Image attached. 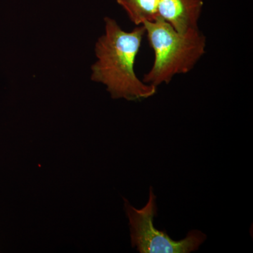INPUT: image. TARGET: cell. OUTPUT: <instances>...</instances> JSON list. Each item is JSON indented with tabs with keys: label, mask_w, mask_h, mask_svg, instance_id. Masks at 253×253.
I'll list each match as a JSON object with an SVG mask.
<instances>
[{
	"label": "cell",
	"mask_w": 253,
	"mask_h": 253,
	"mask_svg": "<svg viewBox=\"0 0 253 253\" xmlns=\"http://www.w3.org/2000/svg\"><path fill=\"white\" fill-rule=\"evenodd\" d=\"M104 33L95 44L96 60L91 67V79L101 83L114 99L142 101L157 92V87L146 84L136 76L134 64L143 38L144 26L124 31L116 20L104 18Z\"/></svg>",
	"instance_id": "obj_1"
},
{
	"label": "cell",
	"mask_w": 253,
	"mask_h": 253,
	"mask_svg": "<svg viewBox=\"0 0 253 253\" xmlns=\"http://www.w3.org/2000/svg\"><path fill=\"white\" fill-rule=\"evenodd\" d=\"M143 26L154 53L152 67L141 80L146 84L157 88L169 84L194 69L206 54L207 40L199 29L179 33L160 16Z\"/></svg>",
	"instance_id": "obj_2"
},
{
	"label": "cell",
	"mask_w": 253,
	"mask_h": 253,
	"mask_svg": "<svg viewBox=\"0 0 253 253\" xmlns=\"http://www.w3.org/2000/svg\"><path fill=\"white\" fill-rule=\"evenodd\" d=\"M125 200V211L129 219L131 246L141 253H189L199 250L207 236L199 230L188 233L185 239L174 241L166 231H158L154 225L157 212L156 196L150 188L147 204L137 210Z\"/></svg>",
	"instance_id": "obj_3"
},
{
	"label": "cell",
	"mask_w": 253,
	"mask_h": 253,
	"mask_svg": "<svg viewBox=\"0 0 253 253\" xmlns=\"http://www.w3.org/2000/svg\"><path fill=\"white\" fill-rule=\"evenodd\" d=\"M204 0H159L158 16L176 31L186 33L199 29Z\"/></svg>",
	"instance_id": "obj_4"
},
{
	"label": "cell",
	"mask_w": 253,
	"mask_h": 253,
	"mask_svg": "<svg viewBox=\"0 0 253 253\" xmlns=\"http://www.w3.org/2000/svg\"><path fill=\"white\" fill-rule=\"evenodd\" d=\"M136 26L158 17L159 0H116Z\"/></svg>",
	"instance_id": "obj_5"
}]
</instances>
